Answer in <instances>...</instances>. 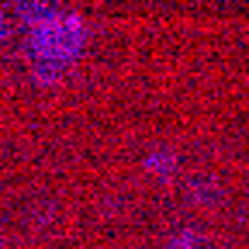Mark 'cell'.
<instances>
[{
    "mask_svg": "<svg viewBox=\"0 0 249 249\" xmlns=\"http://www.w3.org/2000/svg\"><path fill=\"white\" fill-rule=\"evenodd\" d=\"M76 38H80V24L70 14H45L35 28V49L42 59H55V62L66 59L76 49Z\"/></svg>",
    "mask_w": 249,
    "mask_h": 249,
    "instance_id": "cell-1",
    "label": "cell"
}]
</instances>
